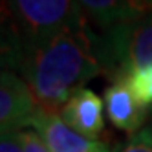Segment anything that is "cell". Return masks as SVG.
Returning <instances> with one entry per match:
<instances>
[{
    "label": "cell",
    "mask_w": 152,
    "mask_h": 152,
    "mask_svg": "<svg viewBox=\"0 0 152 152\" xmlns=\"http://www.w3.org/2000/svg\"><path fill=\"white\" fill-rule=\"evenodd\" d=\"M17 70L26 77L40 110L61 114L70 97L84 88V83L103 73L99 35L81 13L46 42L26 46Z\"/></svg>",
    "instance_id": "6da1fadb"
},
{
    "label": "cell",
    "mask_w": 152,
    "mask_h": 152,
    "mask_svg": "<svg viewBox=\"0 0 152 152\" xmlns=\"http://www.w3.org/2000/svg\"><path fill=\"white\" fill-rule=\"evenodd\" d=\"M99 59L112 81L152 64V15L104 29L99 35Z\"/></svg>",
    "instance_id": "7a4b0ae2"
},
{
    "label": "cell",
    "mask_w": 152,
    "mask_h": 152,
    "mask_svg": "<svg viewBox=\"0 0 152 152\" xmlns=\"http://www.w3.org/2000/svg\"><path fill=\"white\" fill-rule=\"evenodd\" d=\"M7 9L24 48L46 42L81 15L77 0H7Z\"/></svg>",
    "instance_id": "3957f363"
},
{
    "label": "cell",
    "mask_w": 152,
    "mask_h": 152,
    "mask_svg": "<svg viewBox=\"0 0 152 152\" xmlns=\"http://www.w3.org/2000/svg\"><path fill=\"white\" fill-rule=\"evenodd\" d=\"M40 106L29 84L13 70H2L0 77V128L2 132H18L31 126Z\"/></svg>",
    "instance_id": "277c9868"
},
{
    "label": "cell",
    "mask_w": 152,
    "mask_h": 152,
    "mask_svg": "<svg viewBox=\"0 0 152 152\" xmlns=\"http://www.w3.org/2000/svg\"><path fill=\"white\" fill-rule=\"evenodd\" d=\"M31 128L42 137L50 152H119L104 141H94L77 134L62 121L61 114L39 110Z\"/></svg>",
    "instance_id": "5b68a950"
},
{
    "label": "cell",
    "mask_w": 152,
    "mask_h": 152,
    "mask_svg": "<svg viewBox=\"0 0 152 152\" xmlns=\"http://www.w3.org/2000/svg\"><path fill=\"white\" fill-rule=\"evenodd\" d=\"M104 106L110 123L130 134H137L148 119V110L143 108L134 97L126 83V77L114 79L104 90Z\"/></svg>",
    "instance_id": "8992f818"
},
{
    "label": "cell",
    "mask_w": 152,
    "mask_h": 152,
    "mask_svg": "<svg viewBox=\"0 0 152 152\" xmlns=\"http://www.w3.org/2000/svg\"><path fill=\"white\" fill-rule=\"evenodd\" d=\"M103 104L104 103L95 92H92L90 88H81L62 106L61 117L77 134L88 139H95L104 130Z\"/></svg>",
    "instance_id": "52a82bcc"
},
{
    "label": "cell",
    "mask_w": 152,
    "mask_h": 152,
    "mask_svg": "<svg viewBox=\"0 0 152 152\" xmlns=\"http://www.w3.org/2000/svg\"><path fill=\"white\" fill-rule=\"evenodd\" d=\"M81 13L103 29L152 15V0H77Z\"/></svg>",
    "instance_id": "ba28073f"
},
{
    "label": "cell",
    "mask_w": 152,
    "mask_h": 152,
    "mask_svg": "<svg viewBox=\"0 0 152 152\" xmlns=\"http://www.w3.org/2000/svg\"><path fill=\"white\" fill-rule=\"evenodd\" d=\"M126 83L137 103L152 112V64L132 70L126 75Z\"/></svg>",
    "instance_id": "9c48e42d"
},
{
    "label": "cell",
    "mask_w": 152,
    "mask_h": 152,
    "mask_svg": "<svg viewBox=\"0 0 152 152\" xmlns=\"http://www.w3.org/2000/svg\"><path fill=\"white\" fill-rule=\"evenodd\" d=\"M18 134H20V141H22L24 152H50V148L46 147L44 141H42V137L33 128L18 130Z\"/></svg>",
    "instance_id": "30bf717a"
},
{
    "label": "cell",
    "mask_w": 152,
    "mask_h": 152,
    "mask_svg": "<svg viewBox=\"0 0 152 152\" xmlns=\"http://www.w3.org/2000/svg\"><path fill=\"white\" fill-rule=\"evenodd\" d=\"M0 152H24L18 132H2L0 136Z\"/></svg>",
    "instance_id": "8fae6325"
},
{
    "label": "cell",
    "mask_w": 152,
    "mask_h": 152,
    "mask_svg": "<svg viewBox=\"0 0 152 152\" xmlns=\"http://www.w3.org/2000/svg\"><path fill=\"white\" fill-rule=\"evenodd\" d=\"M119 152H152V147L147 145V143H143L141 139L130 136L128 143H126L123 148H119Z\"/></svg>",
    "instance_id": "7c38bea8"
},
{
    "label": "cell",
    "mask_w": 152,
    "mask_h": 152,
    "mask_svg": "<svg viewBox=\"0 0 152 152\" xmlns=\"http://www.w3.org/2000/svg\"><path fill=\"white\" fill-rule=\"evenodd\" d=\"M134 137H137V139H141L143 143H147V145H150L152 147V117H150V121L139 130L137 134H134Z\"/></svg>",
    "instance_id": "4fadbf2b"
}]
</instances>
